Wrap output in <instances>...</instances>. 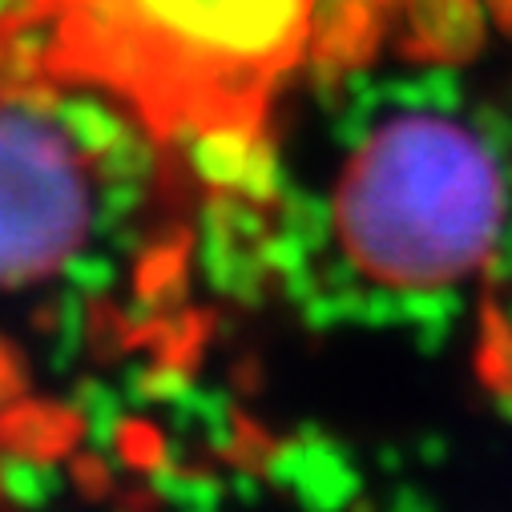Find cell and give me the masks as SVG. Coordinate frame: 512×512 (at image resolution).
I'll list each match as a JSON object with an SVG mask.
<instances>
[{
    "instance_id": "cell-1",
    "label": "cell",
    "mask_w": 512,
    "mask_h": 512,
    "mask_svg": "<svg viewBox=\"0 0 512 512\" xmlns=\"http://www.w3.org/2000/svg\"><path fill=\"white\" fill-rule=\"evenodd\" d=\"M53 69L162 138L250 142L319 33L323 0H29Z\"/></svg>"
},
{
    "instance_id": "cell-2",
    "label": "cell",
    "mask_w": 512,
    "mask_h": 512,
    "mask_svg": "<svg viewBox=\"0 0 512 512\" xmlns=\"http://www.w3.org/2000/svg\"><path fill=\"white\" fill-rule=\"evenodd\" d=\"M335 226L375 283L444 287L488 259L504 226V162L448 113L412 109L363 138Z\"/></svg>"
},
{
    "instance_id": "cell-3",
    "label": "cell",
    "mask_w": 512,
    "mask_h": 512,
    "mask_svg": "<svg viewBox=\"0 0 512 512\" xmlns=\"http://www.w3.org/2000/svg\"><path fill=\"white\" fill-rule=\"evenodd\" d=\"M93 218L85 154L45 113L0 101V287L49 279Z\"/></svg>"
},
{
    "instance_id": "cell-4",
    "label": "cell",
    "mask_w": 512,
    "mask_h": 512,
    "mask_svg": "<svg viewBox=\"0 0 512 512\" xmlns=\"http://www.w3.org/2000/svg\"><path fill=\"white\" fill-rule=\"evenodd\" d=\"M412 49L436 61H472L484 45L480 0H412Z\"/></svg>"
},
{
    "instance_id": "cell-5",
    "label": "cell",
    "mask_w": 512,
    "mask_h": 512,
    "mask_svg": "<svg viewBox=\"0 0 512 512\" xmlns=\"http://www.w3.org/2000/svg\"><path fill=\"white\" fill-rule=\"evenodd\" d=\"M476 375L496 400H512V315L492 299L480 307V347Z\"/></svg>"
},
{
    "instance_id": "cell-6",
    "label": "cell",
    "mask_w": 512,
    "mask_h": 512,
    "mask_svg": "<svg viewBox=\"0 0 512 512\" xmlns=\"http://www.w3.org/2000/svg\"><path fill=\"white\" fill-rule=\"evenodd\" d=\"M484 267H488V279L492 283H512V222L500 226V234H496V242L488 250Z\"/></svg>"
},
{
    "instance_id": "cell-7",
    "label": "cell",
    "mask_w": 512,
    "mask_h": 512,
    "mask_svg": "<svg viewBox=\"0 0 512 512\" xmlns=\"http://www.w3.org/2000/svg\"><path fill=\"white\" fill-rule=\"evenodd\" d=\"M488 5V13H492V21L512 37V0H484Z\"/></svg>"
},
{
    "instance_id": "cell-8",
    "label": "cell",
    "mask_w": 512,
    "mask_h": 512,
    "mask_svg": "<svg viewBox=\"0 0 512 512\" xmlns=\"http://www.w3.org/2000/svg\"><path fill=\"white\" fill-rule=\"evenodd\" d=\"M496 412H500V420L512 424V400H496Z\"/></svg>"
},
{
    "instance_id": "cell-9",
    "label": "cell",
    "mask_w": 512,
    "mask_h": 512,
    "mask_svg": "<svg viewBox=\"0 0 512 512\" xmlns=\"http://www.w3.org/2000/svg\"><path fill=\"white\" fill-rule=\"evenodd\" d=\"M508 315H512V307H508Z\"/></svg>"
}]
</instances>
